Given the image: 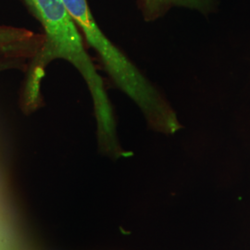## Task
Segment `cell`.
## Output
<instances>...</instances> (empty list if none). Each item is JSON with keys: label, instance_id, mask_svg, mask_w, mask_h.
<instances>
[{"label": "cell", "instance_id": "1", "mask_svg": "<svg viewBox=\"0 0 250 250\" xmlns=\"http://www.w3.org/2000/svg\"><path fill=\"white\" fill-rule=\"evenodd\" d=\"M45 32V41L36 62L43 69L55 59L72 64L85 81L94 104L98 137L102 150L112 157L127 156L118 142L116 122L104 82L87 53L78 27L62 0H26Z\"/></svg>", "mask_w": 250, "mask_h": 250}, {"label": "cell", "instance_id": "2", "mask_svg": "<svg viewBox=\"0 0 250 250\" xmlns=\"http://www.w3.org/2000/svg\"><path fill=\"white\" fill-rule=\"evenodd\" d=\"M62 2L88 45L99 55L111 80L140 108L152 129L165 134L178 132L182 125L169 102L100 30L87 1L62 0Z\"/></svg>", "mask_w": 250, "mask_h": 250}, {"label": "cell", "instance_id": "3", "mask_svg": "<svg viewBox=\"0 0 250 250\" xmlns=\"http://www.w3.org/2000/svg\"><path fill=\"white\" fill-rule=\"evenodd\" d=\"M140 5L146 20L153 21L173 7L207 11L211 5V0H140Z\"/></svg>", "mask_w": 250, "mask_h": 250}, {"label": "cell", "instance_id": "4", "mask_svg": "<svg viewBox=\"0 0 250 250\" xmlns=\"http://www.w3.org/2000/svg\"><path fill=\"white\" fill-rule=\"evenodd\" d=\"M30 36L29 33L21 30L0 28V43H11L27 39Z\"/></svg>", "mask_w": 250, "mask_h": 250}]
</instances>
